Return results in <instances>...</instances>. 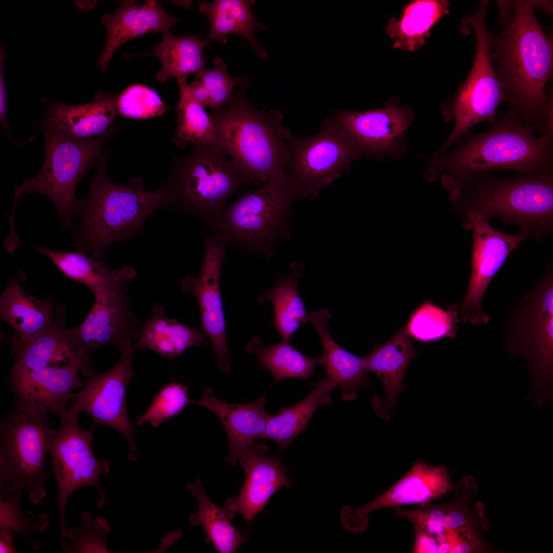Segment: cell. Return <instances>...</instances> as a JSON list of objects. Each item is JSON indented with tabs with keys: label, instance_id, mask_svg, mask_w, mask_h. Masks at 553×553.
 I'll use <instances>...</instances> for the list:
<instances>
[{
	"label": "cell",
	"instance_id": "bcb514c9",
	"mask_svg": "<svg viewBox=\"0 0 553 553\" xmlns=\"http://www.w3.org/2000/svg\"><path fill=\"white\" fill-rule=\"evenodd\" d=\"M415 531V540L413 552H438L437 547L433 537L418 524L412 522Z\"/></svg>",
	"mask_w": 553,
	"mask_h": 553
},
{
	"label": "cell",
	"instance_id": "2e32d148",
	"mask_svg": "<svg viewBox=\"0 0 553 553\" xmlns=\"http://www.w3.org/2000/svg\"><path fill=\"white\" fill-rule=\"evenodd\" d=\"M204 241L205 253L200 274L197 277L184 278L181 285L184 292H190L197 301L201 329L211 342L218 357L219 369L226 374L231 370L232 355L227 344L220 279L228 243L214 233L206 235Z\"/></svg>",
	"mask_w": 553,
	"mask_h": 553
},
{
	"label": "cell",
	"instance_id": "52a82bcc",
	"mask_svg": "<svg viewBox=\"0 0 553 553\" xmlns=\"http://www.w3.org/2000/svg\"><path fill=\"white\" fill-rule=\"evenodd\" d=\"M504 350L525 357L528 363L532 400L542 406L552 399L553 269L548 262L546 273L514 305L505 324Z\"/></svg>",
	"mask_w": 553,
	"mask_h": 553
},
{
	"label": "cell",
	"instance_id": "ffe728a7",
	"mask_svg": "<svg viewBox=\"0 0 553 553\" xmlns=\"http://www.w3.org/2000/svg\"><path fill=\"white\" fill-rule=\"evenodd\" d=\"M453 488L451 476L444 466H433L418 461L388 491L373 501L354 508L343 507L341 511V521L346 530L361 533L367 528V515L372 511L405 504L422 505Z\"/></svg>",
	"mask_w": 553,
	"mask_h": 553
},
{
	"label": "cell",
	"instance_id": "836d02e7",
	"mask_svg": "<svg viewBox=\"0 0 553 553\" xmlns=\"http://www.w3.org/2000/svg\"><path fill=\"white\" fill-rule=\"evenodd\" d=\"M163 34L161 41L153 50L138 54L159 58L161 69L156 75L158 81L164 83L169 77L176 78L177 81L186 80L190 74L206 68L204 49L209 43L206 38L190 34L176 36L171 32Z\"/></svg>",
	"mask_w": 553,
	"mask_h": 553
},
{
	"label": "cell",
	"instance_id": "c3c4849f",
	"mask_svg": "<svg viewBox=\"0 0 553 553\" xmlns=\"http://www.w3.org/2000/svg\"><path fill=\"white\" fill-rule=\"evenodd\" d=\"M14 535L12 533L2 529L0 532V552L1 553H14L17 552L15 548L13 541Z\"/></svg>",
	"mask_w": 553,
	"mask_h": 553
},
{
	"label": "cell",
	"instance_id": "ac0fdd59",
	"mask_svg": "<svg viewBox=\"0 0 553 553\" xmlns=\"http://www.w3.org/2000/svg\"><path fill=\"white\" fill-rule=\"evenodd\" d=\"M129 284L115 286L95 295L91 309L81 324L69 329L80 355L90 360L96 349L107 344L121 348L138 338V321L127 294Z\"/></svg>",
	"mask_w": 553,
	"mask_h": 553
},
{
	"label": "cell",
	"instance_id": "83f0119b",
	"mask_svg": "<svg viewBox=\"0 0 553 553\" xmlns=\"http://www.w3.org/2000/svg\"><path fill=\"white\" fill-rule=\"evenodd\" d=\"M119 94L97 93L91 102L81 105L45 103L46 120L59 131L79 139H92L113 134L117 129L113 124L118 114Z\"/></svg>",
	"mask_w": 553,
	"mask_h": 553
},
{
	"label": "cell",
	"instance_id": "8fae6325",
	"mask_svg": "<svg viewBox=\"0 0 553 553\" xmlns=\"http://www.w3.org/2000/svg\"><path fill=\"white\" fill-rule=\"evenodd\" d=\"M489 3L480 1L477 11L461 20V32L466 34L472 31L475 34L476 51L467 77L455 95L441 105L444 120L455 121L449 136L452 141L458 140L479 123L488 122L494 125L498 108L505 100L491 59L489 32L485 22Z\"/></svg>",
	"mask_w": 553,
	"mask_h": 553
},
{
	"label": "cell",
	"instance_id": "4316f807",
	"mask_svg": "<svg viewBox=\"0 0 553 553\" xmlns=\"http://www.w3.org/2000/svg\"><path fill=\"white\" fill-rule=\"evenodd\" d=\"M26 279L18 271L7 282L0 296V317L16 332L14 339L25 341L47 330L65 317L63 307L51 298L39 300L25 292L20 283Z\"/></svg>",
	"mask_w": 553,
	"mask_h": 553
},
{
	"label": "cell",
	"instance_id": "7bdbcfd3",
	"mask_svg": "<svg viewBox=\"0 0 553 553\" xmlns=\"http://www.w3.org/2000/svg\"><path fill=\"white\" fill-rule=\"evenodd\" d=\"M22 491L11 497L1 499L0 529L21 534L31 542L32 547L39 549L38 543L31 535V531H44L48 526L49 518L45 514H36L28 511L23 513L20 502Z\"/></svg>",
	"mask_w": 553,
	"mask_h": 553
},
{
	"label": "cell",
	"instance_id": "3957f363",
	"mask_svg": "<svg viewBox=\"0 0 553 553\" xmlns=\"http://www.w3.org/2000/svg\"><path fill=\"white\" fill-rule=\"evenodd\" d=\"M108 157L103 154L90 181L89 195L78 201L76 208L80 225L75 232L76 247L99 259H102L112 243L137 234L153 212L174 206L175 202L168 180L152 191L144 189L140 177L131 179L125 185L113 182L107 173Z\"/></svg>",
	"mask_w": 553,
	"mask_h": 553
},
{
	"label": "cell",
	"instance_id": "7402d4cb",
	"mask_svg": "<svg viewBox=\"0 0 553 553\" xmlns=\"http://www.w3.org/2000/svg\"><path fill=\"white\" fill-rule=\"evenodd\" d=\"M267 450L264 444H253L239 457L245 481L238 496L228 499L223 507L230 519L240 514L251 522L281 487H291L285 469L279 459L265 455Z\"/></svg>",
	"mask_w": 553,
	"mask_h": 553
},
{
	"label": "cell",
	"instance_id": "ba28073f",
	"mask_svg": "<svg viewBox=\"0 0 553 553\" xmlns=\"http://www.w3.org/2000/svg\"><path fill=\"white\" fill-rule=\"evenodd\" d=\"M41 130L45 137L42 167L34 178L15 185L13 214L8 219L14 225V213L22 196L38 193L52 201L63 228L68 230L73 227L72 218L76 212V185L91 166L98 164L103 155V145L112 134L79 139L62 133L47 120L41 125Z\"/></svg>",
	"mask_w": 553,
	"mask_h": 553
},
{
	"label": "cell",
	"instance_id": "484cf974",
	"mask_svg": "<svg viewBox=\"0 0 553 553\" xmlns=\"http://www.w3.org/2000/svg\"><path fill=\"white\" fill-rule=\"evenodd\" d=\"M65 323L64 317L30 338L14 339L11 354L14 364L31 370L73 365L88 377L95 374L91 360L80 355Z\"/></svg>",
	"mask_w": 553,
	"mask_h": 553
},
{
	"label": "cell",
	"instance_id": "7c38bea8",
	"mask_svg": "<svg viewBox=\"0 0 553 553\" xmlns=\"http://www.w3.org/2000/svg\"><path fill=\"white\" fill-rule=\"evenodd\" d=\"M78 418L68 413L60 418V427L56 431L49 451L58 487L60 539L65 549L69 547L73 541L65 524V508L68 498L78 488L91 486L95 488L99 495L97 508H102L107 502L99 478L110 472V463L106 460L96 457L92 446L93 428L86 430L81 428Z\"/></svg>",
	"mask_w": 553,
	"mask_h": 553
},
{
	"label": "cell",
	"instance_id": "1f68e13d",
	"mask_svg": "<svg viewBox=\"0 0 553 553\" xmlns=\"http://www.w3.org/2000/svg\"><path fill=\"white\" fill-rule=\"evenodd\" d=\"M152 312V316L140 325L135 343L137 349H151L172 360L192 347L209 344L198 329L166 317L162 306H155Z\"/></svg>",
	"mask_w": 553,
	"mask_h": 553
},
{
	"label": "cell",
	"instance_id": "ee69618b",
	"mask_svg": "<svg viewBox=\"0 0 553 553\" xmlns=\"http://www.w3.org/2000/svg\"><path fill=\"white\" fill-rule=\"evenodd\" d=\"M117 108L119 115L136 119L161 116L169 110L154 89L141 84L131 85L119 94Z\"/></svg>",
	"mask_w": 553,
	"mask_h": 553
},
{
	"label": "cell",
	"instance_id": "f6af8a7d",
	"mask_svg": "<svg viewBox=\"0 0 553 553\" xmlns=\"http://www.w3.org/2000/svg\"><path fill=\"white\" fill-rule=\"evenodd\" d=\"M81 518L80 528L67 529L73 540L70 552H109L106 547L109 527L105 520L99 517L92 521L89 512L82 513Z\"/></svg>",
	"mask_w": 553,
	"mask_h": 553
},
{
	"label": "cell",
	"instance_id": "7dc6e473",
	"mask_svg": "<svg viewBox=\"0 0 553 553\" xmlns=\"http://www.w3.org/2000/svg\"><path fill=\"white\" fill-rule=\"evenodd\" d=\"M1 72H0V118L1 126L4 130L7 132L8 130L7 119V92L3 71V61L4 58V51L1 48Z\"/></svg>",
	"mask_w": 553,
	"mask_h": 553
},
{
	"label": "cell",
	"instance_id": "e575fe53",
	"mask_svg": "<svg viewBox=\"0 0 553 553\" xmlns=\"http://www.w3.org/2000/svg\"><path fill=\"white\" fill-rule=\"evenodd\" d=\"M334 388V384L327 378L320 380L300 401L289 408H280L276 414H271L262 439L273 441L282 449L287 448L306 431L309 420L318 407L332 403L330 393Z\"/></svg>",
	"mask_w": 553,
	"mask_h": 553
},
{
	"label": "cell",
	"instance_id": "74e56055",
	"mask_svg": "<svg viewBox=\"0 0 553 553\" xmlns=\"http://www.w3.org/2000/svg\"><path fill=\"white\" fill-rule=\"evenodd\" d=\"M246 350L254 355L259 369L272 374L273 384L290 378L307 380L315 374L317 366L322 365L321 357L308 356L294 348L290 342L282 341L275 345L266 346L255 336L248 341Z\"/></svg>",
	"mask_w": 553,
	"mask_h": 553
},
{
	"label": "cell",
	"instance_id": "9c48e42d",
	"mask_svg": "<svg viewBox=\"0 0 553 553\" xmlns=\"http://www.w3.org/2000/svg\"><path fill=\"white\" fill-rule=\"evenodd\" d=\"M297 198L286 175L265 182L228 205L214 233L246 254L270 257L275 243L287 235L291 205Z\"/></svg>",
	"mask_w": 553,
	"mask_h": 553
},
{
	"label": "cell",
	"instance_id": "d590c367",
	"mask_svg": "<svg viewBox=\"0 0 553 553\" xmlns=\"http://www.w3.org/2000/svg\"><path fill=\"white\" fill-rule=\"evenodd\" d=\"M446 0H417L408 4L399 19L388 22L386 32L395 40L394 48L409 51L418 49L426 42L433 26L449 12Z\"/></svg>",
	"mask_w": 553,
	"mask_h": 553
},
{
	"label": "cell",
	"instance_id": "ab89813d",
	"mask_svg": "<svg viewBox=\"0 0 553 553\" xmlns=\"http://www.w3.org/2000/svg\"><path fill=\"white\" fill-rule=\"evenodd\" d=\"M249 84L250 80L245 77L230 75L225 63L217 56L213 61V67L204 68L196 73L188 87L197 102L217 111L228 103L236 87L245 89Z\"/></svg>",
	"mask_w": 553,
	"mask_h": 553
},
{
	"label": "cell",
	"instance_id": "f1b7e54d",
	"mask_svg": "<svg viewBox=\"0 0 553 553\" xmlns=\"http://www.w3.org/2000/svg\"><path fill=\"white\" fill-rule=\"evenodd\" d=\"M331 314L321 308L309 314V322L314 326L323 347L322 365L327 378L335 388L342 390L341 397L345 401L357 399L359 391L370 385L366 376L365 357L354 355L340 346L333 338L328 328Z\"/></svg>",
	"mask_w": 553,
	"mask_h": 553
},
{
	"label": "cell",
	"instance_id": "e0dca14e",
	"mask_svg": "<svg viewBox=\"0 0 553 553\" xmlns=\"http://www.w3.org/2000/svg\"><path fill=\"white\" fill-rule=\"evenodd\" d=\"M474 482L465 479L455 500L449 503L423 505L421 520L435 540L438 552H477L485 549L481 530L485 526L481 504L471 506Z\"/></svg>",
	"mask_w": 553,
	"mask_h": 553
},
{
	"label": "cell",
	"instance_id": "8992f818",
	"mask_svg": "<svg viewBox=\"0 0 553 553\" xmlns=\"http://www.w3.org/2000/svg\"><path fill=\"white\" fill-rule=\"evenodd\" d=\"M217 142L195 146L185 156H176L168 179L173 188L174 206L194 215L214 229L230 197L248 183Z\"/></svg>",
	"mask_w": 553,
	"mask_h": 553
},
{
	"label": "cell",
	"instance_id": "7a4b0ae2",
	"mask_svg": "<svg viewBox=\"0 0 553 553\" xmlns=\"http://www.w3.org/2000/svg\"><path fill=\"white\" fill-rule=\"evenodd\" d=\"M507 111L486 132L464 135L450 153L434 155L426 173L429 180L441 174L448 186L476 172L507 169L527 175L552 168L553 123L540 136ZM460 141V140H459Z\"/></svg>",
	"mask_w": 553,
	"mask_h": 553
},
{
	"label": "cell",
	"instance_id": "4dcf8cb0",
	"mask_svg": "<svg viewBox=\"0 0 553 553\" xmlns=\"http://www.w3.org/2000/svg\"><path fill=\"white\" fill-rule=\"evenodd\" d=\"M253 1L216 0L209 3L201 1L200 11L205 14L210 23V30L206 39L225 44L229 35L242 36L261 58H265L267 52L257 42L255 37L257 29L264 30L265 25L256 20L251 9Z\"/></svg>",
	"mask_w": 553,
	"mask_h": 553
},
{
	"label": "cell",
	"instance_id": "f546056e",
	"mask_svg": "<svg viewBox=\"0 0 553 553\" xmlns=\"http://www.w3.org/2000/svg\"><path fill=\"white\" fill-rule=\"evenodd\" d=\"M36 249L66 277L86 285L94 295L117 285L129 284L136 276L135 270L129 266L111 269L102 259L90 257L80 251H57L40 245Z\"/></svg>",
	"mask_w": 553,
	"mask_h": 553
},
{
	"label": "cell",
	"instance_id": "d6a6232c",
	"mask_svg": "<svg viewBox=\"0 0 553 553\" xmlns=\"http://www.w3.org/2000/svg\"><path fill=\"white\" fill-rule=\"evenodd\" d=\"M291 273L286 276H279L273 286L261 291L257 297L259 303L267 301L273 306V326L280 334L282 341L290 342L293 335L309 322L304 302L298 290V281L303 265L293 263Z\"/></svg>",
	"mask_w": 553,
	"mask_h": 553
},
{
	"label": "cell",
	"instance_id": "4fadbf2b",
	"mask_svg": "<svg viewBox=\"0 0 553 553\" xmlns=\"http://www.w3.org/2000/svg\"><path fill=\"white\" fill-rule=\"evenodd\" d=\"M290 150L285 175L293 183L299 198L316 196L363 154L355 141L332 117L324 121L316 135L292 138Z\"/></svg>",
	"mask_w": 553,
	"mask_h": 553
},
{
	"label": "cell",
	"instance_id": "603a6c76",
	"mask_svg": "<svg viewBox=\"0 0 553 553\" xmlns=\"http://www.w3.org/2000/svg\"><path fill=\"white\" fill-rule=\"evenodd\" d=\"M179 19L168 14L158 1H147L144 4L134 1H121L116 10L100 18L107 36L96 65L103 72L115 51L124 43L147 33H169Z\"/></svg>",
	"mask_w": 553,
	"mask_h": 553
},
{
	"label": "cell",
	"instance_id": "44dd1931",
	"mask_svg": "<svg viewBox=\"0 0 553 553\" xmlns=\"http://www.w3.org/2000/svg\"><path fill=\"white\" fill-rule=\"evenodd\" d=\"M332 118L355 141L363 154L395 156L402 150V136L413 115L409 108L393 100L378 109L338 111Z\"/></svg>",
	"mask_w": 553,
	"mask_h": 553
},
{
	"label": "cell",
	"instance_id": "6da1fadb",
	"mask_svg": "<svg viewBox=\"0 0 553 553\" xmlns=\"http://www.w3.org/2000/svg\"><path fill=\"white\" fill-rule=\"evenodd\" d=\"M501 29L489 32L492 63L509 113L541 134L553 120V46L534 9L549 14L550 1H498Z\"/></svg>",
	"mask_w": 553,
	"mask_h": 553
},
{
	"label": "cell",
	"instance_id": "8d00e7d4",
	"mask_svg": "<svg viewBox=\"0 0 553 553\" xmlns=\"http://www.w3.org/2000/svg\"><path fill=\"white\" fill-rule=\"evenodd\" d=\"M187 488L197 499L199 506L197 512L189 516V523L202 527L206 535L205 541L211 543L218 552H236L247 541V533H242L235 527L224 508H220L209 499L200 478L195 483L188 484Z\"/></svg>",
	"mask_w": 553,
	"mask_h": 553
},
{
	"label": "cell",
	"instance_id": "9a60e30c",
	"mask_svg": "<svg viewBox=\"0 0 553 553\" xmlns=\"http://www.w3.org/2000/svg\"><path fill=\"white\" fill-rule=\"evenodd\" d=\"M464 217V228L473 232L471 273L466 292L456 309L462 321L477 325L491 320L482 309V302L492 280L508 256L526 238L520 232L506 234L494 228L481 215Z\"/></svg>",
	"mask_w": 553,
	"mask_h": 553
},
{
	"label": "cell",
	"instance_id": "277c9868",
	"mask_svg": "<svg viewBox=\"0 0 553 553\" xmlns=\"http://www.w3.org/2000/svg\"><path fill=\"white\" fill-rule=\"evenodd\" d=\"M452 210L516 225L526 238L541 240L553 230V168L510 178L476 172L449 186Z\"/></svg>",
	"mask_w": 553,
	"mask_h": 553
},
{
	"label": "cell",
	"instance_id": "30bf717a",
	"mask_svg": "<svg viewBox=\"0 0 553 553\" xmlns=\"http://www.w3.org/2000/svg\"><path fill=\"white\" fill-rule=\"evenodd\" d=\"M48 415L15 408L0 423L1 499L25 490L30 501L46 495V456L56 432Z\"/></svg>",
	"mask_w": 553,
	"mask_h": 553
},
{
	"label": "cell",
	"instance_id": "d6986e66",
	"mask_svg": "<svg viewBox=\"0 0 553 553\" xmlns=\"http://www.w3.org/2000/svg\"><path fill=\"white\" fill-rule=\"evenodd\" d=\"M79 372L73 365L31 370L14 364L7 381L16 408L33 413L56 414L60 418L68 412L73 391L82 385Z\"/></svg>",
	"mask_w": 553,
	"mask_h": 553
},
{
	"label": "cell",
	"instance_id": "d4e9b609",
	"mask_svg": "<svg viewBox=\"0 0 553 553\" xmlns=\"http://www.w3.org/2000/svg\"><path fill=\"white\" fill-rule=\"evenodd\" d=\"M405 327H400L390 339L376 346L365 357L366 371L375 374L381 380L386 393L376 395L372 404L377 415L389 419L400 394L405 389L404 379L410 363L418 354Z\"/></svg>",
	"mask_w": 553,
	"mask_h": 553
},
{
	"label": "cell",
	"instance_id": "f35d334b",
	"mask_svg": "<svg viewBox=\"0 0 553 553\" xmlns=\"http://www.w3.org/2000/svg\"><path fill=\"white\" fill-rule=\"evenodd\" d=\"M179 98L176 108L177 128L173 140L180 147L189 142L195 146L216 142V135L210 115L204 107L192 97L186 80L177 81Z\"/></svg>",
	"mask_w": 553,
	"mask_h": 553
},
{
	"label": "cell",
	"instance_id": "b9f144b4",
	"mask_svg": "<svg viewBox=\"0 0 553 553\" xmlns=\"http://www.w3.org/2000/svg\"><path fill=\"white\" fill-rule=\"evenodd\" d=\"M189 388L181 382H171L161 388L144 414L135 421L137 427L150 422L158 427L166 420L180 414L189 404L193 403L188 396Z\"/></svg>",
	"mask_w": 553,
	"mask_h": 553
},
{
	"label": "cell",
	"instance_id": "5bb4252c",
	"mask_svg": "<svg viewBox=\"0 0 553 553\" xmlns=\"http://www.w3.org/2000/svg\"><path fill=\"white\" fill-rule=\"evenodd\" d=\"M135 344L120 349L118 362L110 370L88 377L79 392L73 393L68 413L79 416L88 414L92 420L91 428L98 424L111 427L119 432L130 448L129 459L135 461L138 456L134 440V427L127 413L126 395L128 384L134 377L132 360L137 350Z\"/></svg>",
	"mask_w": 553,
	"mask_h": 553
},
{
	"label": "cell",
	"instance_id": "60d3db41",
	"mask_svg": "<svg viewBox=\"0 0 553 553\" xmlns=\"http://www.w3.org/2000/svg\"><path fill=\"white\" fill-rule=\"evenodd\" d=\"M456 306L446 310L431 301H425L411 314L406 328L410 336L424 343L456 336L459 322Z\"/></svg>",
	"mask_w": 553,
	"mask_h": 553
},
{
	"label": "cell",
	"instance_id": "cb8c5ba5",
	"mask_svg": "<svg viewBox=\"0 0 553 553\" xmlns=\"http://www.w3.org/2000/svg\"><path fill=\"white\" fill-rule=\"evenodd\" d=\"M266 395L242 403L224 402L206 388L200 399L193 401L211 411L222 422L227 435L226 462L236 465L239 457L257 439L263 438L271 414L265 410Z\"/></svg>",
	"mask_w": 553,
	"mask_h": 553
},
{
	"label": "cell",
	"instance_id": "5b68a950",
	"mask_svg": "<svg viewBox=\"0 0 553 553\" xmlns=\"http://www.w3.org/2000/svg\"><path fill=\"white\" fill-rule=\"evenodd\" d=\"M210 116L216 142L249 184L285 176L292 138L282 125L281 112L258 110L240 91Z\"/></svg>",
	"mask_w": 553,
	"mask_h": 553
}]
</instances>
